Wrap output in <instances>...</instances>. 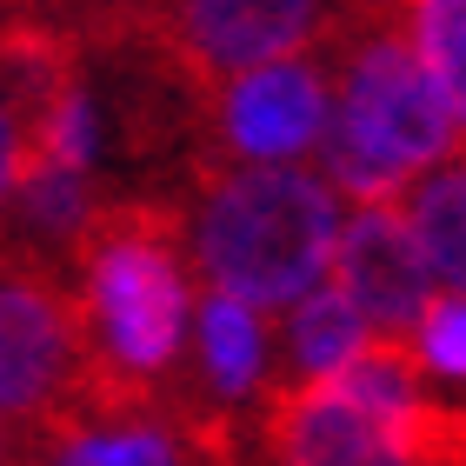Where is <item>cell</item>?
I'll return each instance as SVG.
<instances>
[{"label": "cell", "instance_id": "obj_1", "mask_svg": "<svg viewBox=\"0 0 466 466\" xmlns=\"http://www.w3.org/2000/svg\"><path fill=\"white\" fill-rule=\"evenodd\" d=\"M333 233H340V214H333L327 180L300 174V167H240V174L214 180L194 253L214 293L267 313L293 307L307 287L327 280Z\"/></svg>", "mask_w": 466, "mask_h": 466}, {"label": "cell", "instance_id": "obj_2", "mask_svg": "<svg viewBox=\"0 0 466 466\" xmlns=\"http://www.w3.org/2000/svg\"><path fill=\"white\" fill-rule=\"evenodd\" d=\"M87 327L100 367L80 413H120V387L167 373L187 333V267L160 220L114 214L87 233Z\"/></svg>", "mask_w": 466, "mask_h": 466}, {"label": "cell", "instance_id": "obj_3", "mask_svg": "<svg viewBox=\"0 0 466 466\" xmlns=\"http://www.w3.org/2000/svg\"><path fill=\"white\" fill-rule=\"evenodd\" d=\"M460 120L427 80V67L413 60L407 40H367L347 67L340 100H327L320 127V154L333 187H347L360 207L393 200L420 167L453 154Z\"/></svg>", "mask_w": 466, "mask_h": 466}, {"label": "cell", "instance_id": "obj_4", "mask_svg": "<svg viewBox=\"0 0 466 466\" xmlns=\"http://www.w3.org/2000/svg\"><path fill=\"white\" fill-rule=\"evenodd\" d=\"M80 387V313L34 267H0V413L54 420Z\"/></svg>", "mask_w": 466, "mask_h": 466}, {"label": "cell", "instance_id": "obj_5", "mask_svg": "<svg viewBox=\"0 0 466 466\" xmlns=\"http://www.w3.org/2000/svg\"><path fill=\"white\" fill-rule=\"evenodd\" d=\"M333 287L347 293V307L367 320V333L380 340L407 347L420 313L433 300V273L420 260V240L407 214H400V200H373L360 207V214L333 233Z\"/></svg>", "mask_w": 466, "mask_h": 466}, {"label": "cell", "instance_id": "obj_6", "mask_svg": "<svg viewBox=\"0 0 466 466\" xmlns=\"http://www.w3.org/2000/svg\"><path fill=\"white\" fill-rule=\"evenodd\" d=\"M327 127V80L307 60H267V67L233 74V87L220 100V134L240 160L287 167L293 154L320 147Z\"/></svg>", "mask_w": 466, "mask_h": 466}, {"label": "cell", "instance_id": "obj_7", "mask_svg": "<svg viewBox=\"0 0 466 466\" xmlns=\"http://www.w3.org/2000/svg\"><path fill=\"white\" fill-rule=\"evenodd\" d=\"M267 447H273V466H407L387 420L360 413L327 380L287 387L273 400Z\"/></svg>", "mask_w": 466, "mask_h": 466}, {"label": "cell", "instance_id": "obj_8", "mask_svg": "<svg viewBox=\"0 0 466 466\" xmlns=\"http://www.w3.org/2000/svg\"><path fill=\"white\" fill-rule=\"evenodd\" d=\"M313 27L320 0H180V47L220 74L287 60Z\"/></svg>", "mask_w": 466, "mask_h": 466}, {"label": "cell", "instance_id": "obj_9", "mask_svg": "<svg viewBox=\"0 0 466 466\" xmlns=\"http://www.w3.org/2000/svg\"><path fill=\"white\" fill-rule=\"evenodd\" d=\"M60 440H54V460L47 466H187L180 440L147 427L134 413H60L54 420Z\"/></svg>", "mask_w": 466, "mask_h": 466}, {"label": "cell", "instance_id": "obj_10", "mask_svg": "<svg viewBox=\"0 0 466 466\" xmlns=\"http://www.w3.org/2000/svg\"><path fill=\"white\" fill-rule=\"evenodd\" d=\"M400 214H407L413 240H420L427 273L466 300V160H447L440 174H427Z\"/></svg>", "mask_w": 466, "mask_h": 466}, {"label": "cell", "instance_id": "obj_11", "mask_svg": "<svg viewBox=\"0 0 466 466\" xmlns=\"http://www.w3.org/2000/svg\"><path fill=\"white\" fill-rule=\"evenodd\" d=\"M373 333L367 320L347 307V293L320 280V287H307L300 300H293V327H287V360H293V387H307V380H327V373H340L347 360L367 347Z\"/></svg>", "mask_w": 466, "mask_h": 466}, {"label": "cell", "instance_id": "obj_12", "mask_svg": "<svg viewBox=\"0 0 466 466\" xmlns=\"http://www.w3.org/2000/svg\"><path fill=\"white\" fill-rule=\"evenodd\" d=\"M200 360H207V380H214L220 400H240L253 393V380L267 367V327L260 313L214 293V300L200 307Z\"/></svg>", "mask_w": 466, "mask_h": 466}, {"label": "cell", "instance_id": "obj_13", "mask_svg": "<svg viewBox=\"0 0 466 466\" xmlns=\"http://www.w3.org/2000/svg\"><path fill=\"white\" fill-rule=\"evenodd\" d=\"M14 214L20 227L34 233V240H47V247H67L87 233V187H80V174H67V167H54V160H34V154H20V174H14Z\"/></svg>", "mask_w": 466, "mask_h": 466}, {"label": "cell", "instance_id": "obj_14", "mask_svg": "<svg viewBox=\"0 0 466 466\" xmlns=\"http://www.w3.org/2000/svg\"><path fill=\"white\" fill-rule=\"evenodd\" d=\"M407 14H413V60L427 67L453 120H466V0H407Z\"/></svg>", "mask_w": 466, "mask_h": 466}, {"label": "cell", "instance_id": "obj_15", "mask_svg": "<svg viewBox=\"0 0 466 466\" xmlns=\"http://www.w3.org/2000/svg\"><path fill=\"white\" fill-rule=\"evenodd\" d=\"M407 353H413V367H433V373H447V380H466V300H460V293L427 300Z\"/></svg>", "mask_w": 466, "mask_h": 466}, {"label": "cell", "instance_id": "obj_16", "mask_svg": "<svg viewBox=\"0 0 466 466\" xmlns=\"http://www.w3.org/2000/svg\"><path fill=\"white\" fill-rule=\"evenodd\" d=\"M20 154H27V134H20V120L7 114V100H0V207H7V194H14Z\"/></svg>", "mask_w": 466, "mask_h": 466}, {"label": "cell", "instance_id": "obj_17", "mask_svg": "<svg viewBox=\"0 0 466 466\" xmlns=\"http://www.w3.org/2000/svg\"><path fill=\"white\" fill-rule=\"evenodd\" d=\"M0 466H7V447H0Z\"/></svg>", "mask_w": 466, "mask_h": 466}]
</instances>
